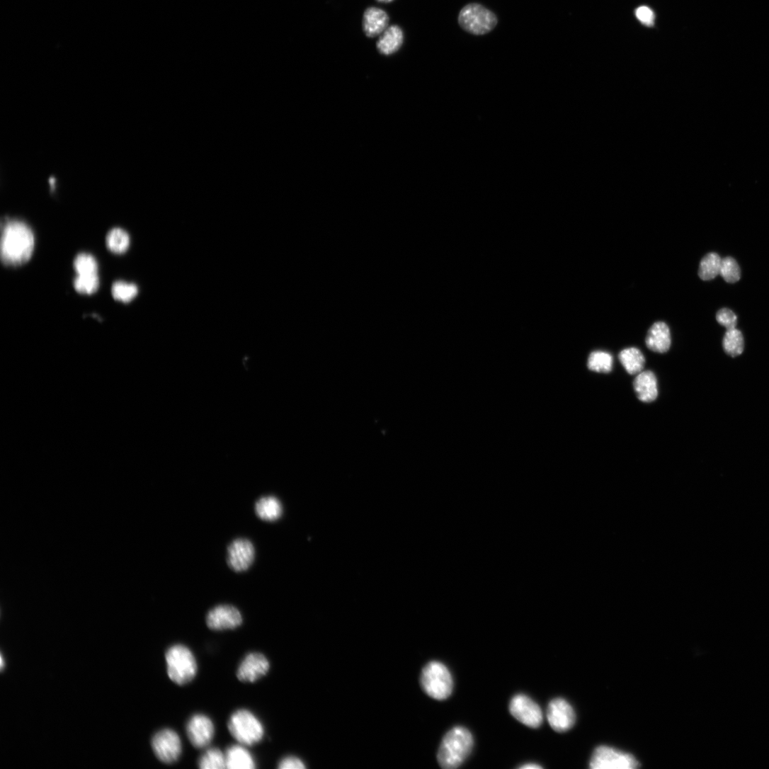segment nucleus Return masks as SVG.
Here are the masks:
<instances>
[{
	"mask_svg": "<svg viewBox=\"0 0 769 769\" xmlns=\"http://www.w3.org/2000/svg\"><path fill=\"white\" fill-rule=\"evenodd\" d=\"M198 766L201 769H224L227 768L226 756L220 748H208L199 758Z\"/></svg>",
	"mask_w": 769,
	"mask_h": 769,
	"instance_id": "23",
	"label": "nucleus"
},
{
	"mask_svg": "<svg viewBox=\"0 0 769 769\" xmlns=\"http://www.w3.org/2000/svg\"><path fill=\"white\" fill-rule=\"evenodd\" d=\"M639 766L632 754L607 746L596 748L590 761L592 769H633Z\"/></svg>",
	"mask_w": 769,
	"mask_h": 769,
	"instance_id": "7",
	"label": "nucleus"
},
{
	"mask_svg": "<svg viewBox=\"0 0 769 769\" xmlns=\"http://www.w3.org/2000/svg\"><path fill=\"white\" fill-rule=\"evenodd\" d=\"M280 769H304V763L298 757L288 756L281 759L278 763Z\"/></svg>",
	"mask_w": 769,
	"mask_h": 769,
	"instance_id": "32",
	"label": "nucleus"
},
{
	"mask_svg": "<svg viewBox=\"0 0 769 769\" xmlns=\"http://www.w3.org/2000/svg\"><path fill=\"white\" fill-rule=\"evenodd\" d=\"M377 2L383 4H389L394 1V0H377Z\"/></svg>",
	"mask_w": 769,
	"mask_h": 769,
	"instance_id": "35",
	"label": "nucleus"
},
{
	"mask_svg": "<svg viewBox=\"0 0 769 769\" xmlns=\"http://www.w3.org/2000/svg\"><path fill=\"white\" fill-rule=\"evenodd\" d=\"M74 285L77 292L82 295H92L98 290L99 287L98 275H77Z\"/></svg>",
	"mask_w": 769,
	"mask_h": 769,
	"instance_id": "30",
	"label": "nucleus"
},
{
	"mask_svg": "<svg viewBox=\"0 0 769 769\" xmlns=\"http://www.w3.org/2000/svg\"><path fill=\"white\" fill-rule=\"evenodd\" d=\"M270 669L268 658L261 653H250L240 663L237 671V679L244 683H253L264 678Z\"/></svg>",
	"mask_w": 769,
	"mask_h": 769,
	"instance_id": "10",
	"label": "nucleus"
},
{
	"mask_svg": "<svg viewBox=\"0 0 769 769\" xmlns=\"http://www.w3.org/2000/svg\"><path fill=\"white\" fill-rule=\"evenodd\" d=\"M509 712L519 722L533 729L539 728L543 722V713L540 705L526 695L513 697L509 703Z\"/></svg>",
	"mask_w": 769,
	"mask_h": 769,
	"instance_id": "9",
	"label": "nucleus"
},
{
	"mask_svg": "<svg viewBox=\"0 0 769 769\" xmlns=\"http://www.w3.org/2000/svg\"><path fill=\"white\" fill-rule=\"evenodd\" d=\"M404 42V34L398 25H392L384 30L376 43L378 52L384 55L397 52Z\"/></svg>",
	"mask_w": 769,
	"mask_h": 769,
	"instance_id": "18",
	"label": "nucleus"
},
{
	"mask_svg": "<svg viewBox=\"0 0 769 769\" xmlns=\"http://www.w3.org/2000/svg\"><path fill=\"white\" fill-rule=\"evenodd\" d=\"M186 733L194 747L204 748L212 742L215 728L212 720L209 717L203 714H195L187 723Z\"/></svg>",
	"mask_w": 769,
	"mask_h": 769,
	"instance_id": "11",
	"label": "nucleus"
},
{
	"mask_svg": "<svg viewBox=\"0 0 769 769\" xmlns=\"http://www.w3.org/2000/svg\"><path fill=\"white\" fill-rule=\"evenodd\" d=\"M168 676L178 685L191 683L196 677L198 666L192 651L185 645L176 644L166 654Z\"/></svg>",
	"mask_w": 769,
	"mask_h": 769,
	"instance_id": "3",
	"label": "nucleus"
},
{
	"mask_svg": "<svg viewBox=\"0 0 769 769\" xmlns=\"http://www.w3.org/2000/svg\"><path fill=\"white\" fill-rule=\"evenodd\" d=\"M520 768H522V769H540V768H543V767L542 765H539V764L531 763H528V764H525V765H523L522 766L520 767Z\"/></svg>",
	"mask_w": 769,
	"mask_h": 769,
	"instance_id": "34",
	"label": "nucleus"
},
{
	"mask_svg": "<svg viewBox=\"0 0 769 769\" xmlns=\"http://www.w3.org/2000/svg\"><path fill=\"white\" fill-rule=\"evenodd\" d=\"M547 716L552 728L560 733L571 729L576 721L574 708L563 698L554 699L549 703Z\"/></svg>",
	"mask_w": 769,
	"mask_h": 769,
	"instance_id": "13",
	"label": "nucleus"
},
{
	"mask_svg": "<svg viewBox=\"0 0 769 769\" xmlns=\"http://www.w3.org/2000/svg\"><path fill=\"white\" fill-rule=\"evenodd\" d=\"M74 269L77 275H98V264L93 256L83 253L74 261Z\"/></svg>",
	"mask_w": 769,
	"mask_h": 769,
	"instance_id": "28",
	"label": "nucleus"
},
{
	"mask_svg": "<svg viewBox=\"0 0 769 769\" xmlns=\"http://www.w3.org/2000/svg\"><path fill=\"white\" fill-rule=\"evenodd\" d=\"M389 17L384 11L371 7L363 14V29L366 37L372 38L380 35L389 28Z\"/></svg>",
	"mask_w": 769,
	"mask_h": 769,
	"instance_id": "16",
	"label": "nucleus"
},
{
	"mask_svg": "<svg viewBox=\"0 0 769 769\" xmlns=\"http://www.w3.org/2000/svg\"><path fill=\"white\" fill-rule=\"evenodd\" d=\"M722 259L714 252L707 254L702 260L698 275L701 280L710 281L717 278L720 273Z\"/></svg>",
	"mask_w": 769,
	"mask_h": 769,
	"instance_id": "22",
	"label": "nucleus"
},
{
	"mask_svg": "<svg viewBox=\"0 0 769 769\" xmlns=\"http://www.w3.org/2000/svg\"><path fill=\"white\" fill-rule=\"evenodd\" d=\"M152 748L156 756L164 763L173 764L178 761L183 751L179 734L171 729L157 732L152 739Z\"/></svg>",
	"mask_w": 769,
	"mask_h": 769,
	"instance_id": "8",
	"label": "nucleus"
},
{
	"mask_svg": "<svg viewBox=\"0 0 769 769\" xmlns=\"http://www.w3.org/2000/svg\"><path fill=\"white\" fill-rule=\"evenodd\" d=\"M254 558V547L248 540L237 539L227 548V564L234 572L239 573L248 570L253 564Z\"/></svg>",
	"mask_w": 769,
	"mask_h": 769,
	"instance_id": "14",
	"label": "nucleus"
},
{
	"mask_svg": "<svg viewBox=\"0 0 769 769\" xmlns=\"http://www.w3.org/2000/svg\"><path fill=\"white\" fill-rule=\"evenodd\" d=\"M35 236L30 227L17 220L6 219L2 223L1 260L10 267H18L32 258Z\"/></svg>",
	"mask_w": 769,
	"mask_h": 769,
	"instance_id": "1",
	"label": "nucleus"
},
{
	"mask_svg": "<svg viewBox=\"0 0 769 769\" xmlns=\"http://www.w3.org/2000/svg\"><path fill=\"white\" fill-rule=\"evenodd\" d=\"M113 298L123 303L132 302L138 295V287L133 284L123 282H117L113 284L111 290Z\"/></svg>",
	"mask_w": 769,
	"mask_h": 769,
	"instance_id": "27",
	"label": "nucleus"
},
{
	"mask_svg": "<svg viewBox=\"0 0 769 769\" xmlns=\"http://www.w3.org/2000/svg\"><path fill=\"white\" fill-rule=\"evenodd\" d=\"M474 746L472 733L465 727L451 729L444 736L438 752L439 765L445 769L460 767L471 753Z\"/></svg>",
	"mask_w": 769,
	"mask_h": 769,
	"instance_id": "2",
	"label": "nucleus"
},
{
	"mask_svg": "<svg viewBox=\"0 0 769 769\" xmlns=\"http://www.w3.org/2000/svg\"><path fill=\"white\" fill-rule=\"evenodd\" d=\"M613 358L604 351H596L591 353L588 360V368L594 372L608 373L612 370Z\"/></svg>",
	"mask_w": 769,
	"mask_h": 769,
	"instance_id": "26",
	"label": "nucleus"
},
{
	"mask_svg": "<svg viewBox=\"0 0 769 769\" xmlns=\"http://www.w3.org/2000/svg\"><path fill=\"white\" fill-rule=\"evenodd\" d=\"M244 745L230 746L225 752L227 768L254 769L256 761L251 753Z\"/></svg>",
	"mask_w": 769,
	"mask_h": 769,
	"instance_id": "19",
	"label": "nucleus"
},
{
	"mask_svg": "<svg viewBox=\"0 0 769 769\" xmlns=\"http://www.w3.org/2000/svg\"><path fill=\"white\" fill-rule=\"evenodd\" d=\"M233 738L244 746H254L265 736V727L260 719L252 712L240 709L234 712L227 723Z\"/></svg>",
	"mask_w": 769,
	"mask_h": 769,
	"instance_id": "4",
	"label": "nucleus"
},
{
	"mask_svg": "<svg viewBox=\"0 0 769 769\" xmlns=\"http://www.w3.org/2000/svg\"><path fill=\"white\" fill-rule=\"evenodd\" d=\"M646 343L647 347L654 352H668L671 346V334L668 326L662 321L655 323L648 332Z\"/></svg>",
	"mask_w": 769,
	"mask_h": 769,
	"instance_id": "17",
	"label": "nucleus"
},
{
	"mask_svg": "<svg viewBox=\"0 0 769 769\" xmlns=\"http://www.w3.org/2000/svg\"><path fill=\"white\" fill-rule=\"evenodd\" d=\"M635 13L637 19L641 23L648 26L654 25L655 15L649 8L646 6L640 7L636 11Z\"/></svg>",
	"mask_w": 769,
	"mask_h": 769,
	"instance_id": "33",
	"label": "nucleus"
},
{
	"mask_svg": "<svg viewBox=\"0 0 769 769\" xmlns=\"http://www.w3.org/2000/svg\"><path fill=\"white\" fill-rule=\"evenodd\" d=\"M634 390L638 399L644 403H651L659 396L658 381L651 370L639 372L633 382Z\"/></svg>",
	"mask_w": 769,
	"mask_h": 769,
	"instance_id": "15",
	"label": "nucleus"
},
{
	"mask_svg": "<svg viewBox=\"0 0 769 769\" xmlns=\"http://www.w3.org/2000/svg\"><path fill=\"white\" fill-rule=\"evenodd\" d=\"M243 622L241 612L232 605H219L212 608L207 614L206 624L215 631L234 630Z\"/></svg>",
	"mask_w": 769,
	"mask_h": 769,
	"instance_id": "12",
	"label": "nucleus"
},
{
	"mask_svg": "<svg viewBox=\"0 0 769 769\" xmlns=\"http://www.w3.org/2000/svg\"><path fill=\"white\" fill-rule=\"evenodd\" d=\"M723 348L731 357L740 355L744 350V339L741 331L736 328L727 330L723 339Z\"/></svg>",
	"mask_w": 769,
	"mask_h": 769,
	"instance_id": "25",
	"label": "nucleus"
},
{
	"mask_svg": "<svg viewBox=\"0 0 769 769\" xmlns=\"http://www.w3.org/2000/svg\"><path fill=\"white\" fill-rule=\"evenodd\" d=\"M421 685L427 695L441 701L452 695L454 682L446 666L438 661H431L422 671Z\"/></svg>",
	"mask_w": 769,
	"mask_h": 769,
	"instance_id": "5",
	"label": "nucleus"
},
{
	"mask_svg": "<svg viewBox=\"0 0 769 769\" xmlns=\"http://www.w3.org/2000/svg\"><path fill=\"white\" fill-rule=\"evenodd\" d=\"M106 245L110 251L118 254H123L130 246V235L120 228H114L107 235Z\"/></svg>",
	"mask_w": 769,
	"mask_h": 769,
	"instance_id": "24",
	"label": "nucleus"
},
{
	"mask_svg": "<svg viewBox=\"0 0 769 769\" xmlns=\"http://www.w3.org/2000/svg\"><path fill=\"white\" fill-rule=\"evenodd\" d=\"M719 275L727 283L734 284L741 278V270L736 261L727 256L722 260Z\"/></svg>",
	"mask_w": 769,
	"mask_h": 769,
	"instance_id": "29",
	"label": "nucleus"
},
{
	"mask_svg": "<svg viewBox=\"0 0 769 769\" xmlns=\"http://www.w3.org/2000/svg\"><path fill=\"white\" fill-rule=\"evenodd\" d=\"M619 360L630 375L639 374L642 372L646 363V359L642 352L636 348H628L622 350L619 354Z\"/></svg>",
	"mask_w": 769,
	"mask_h": 769,
	"instance_id": "21",
	"label": "nucleus"
},
{
	"mask_svg": "<svg viewBox=\"0 0 769 769\" xmlns=\"http://www.w3.org/2000/svg\"><path fill=\"white\" fill-rule=\"evenodd\" d=\"M254 509L256 516L266 522H275L283 515L281 502L273 496L261 498L256 502Z\"/></svg>",
	"mask_w": 769,
	"mask_h": 769,
	"instance_id": "20",
	"label": "nucleus"
},
{
	"mask_svg": "<svg viewBox=\"0 0 769 769\" xmlns=\"http://www.w3.org/2000/svg\"><path fill=\"white\" fill-rule=\"evenodd\" d=\"M717 321L720 325L729 330L736 328L737 317L731 310L724 308L717 312Z\"/></svg>",
	"mask_w": 769,
	"mask_h": 769,
	"instance_id": "31",
	"label": "nucleus"
},
{
	"mask_svg": "<svg viewBox=\"0 0 769 769\" xmlns=\"http://www.w3.org/2000/svg\"><path fill=\"white\" fill-rule=\"evenodd\" d=\"M458 22L466 32L474 35H483L496 26V16L484 6L472 4L464 7L460 13Z\"/></svg>",
	"mask_w": 769,
	"mask_h": 769,
	"instance_id": "6",
	"label": "nucleus"
}]
</instances>
